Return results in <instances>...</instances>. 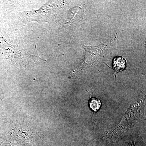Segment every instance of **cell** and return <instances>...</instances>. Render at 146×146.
Masks as SVG:
<instances>
[{
	"mask_svg": "<svg viewBox=\"0 0 146 146\" xmlns=\"http://www.w3.org/2000/svg\"><path fill=\"white\" fill-rule=\"evenodd\" d=\"M114 41V39H109L98 46H82L86 52L85 58L79 67L74 71L75 72L74 74L83 72L97 63L102 62L104 59L106 52L112 46Z\"/></svg>",
	"mask_w": 146,
	"mask_h": 146,
	"instance_id": "cell-1",
	"label": "cell"
},
{
	"mask_svg": "<svg viewBox=\"0 0 146 146\" xmlns=\"http://www.w3.org/2000/svg\"><path fill=\"white\" fill-rule=\"evenodd\" d=\"M126 65L125 59L122 57H115L113 60V69L115 74L121 72L125 69Z\"/></svg>",
	"mask_w": 146,
	"mask_h": 146,
	"instance_id": "cell-2",
	"label": "cell"
},
{
	"mask_svg": "<svg viewBox=\"0 0 146 146\" xmlns=\"http://www.w3.org/2000/svg\"><path fill=\"white\" fill-rule=\"evenodd\" d=\"M89 106L90 108L94 110L95 113L100 108L101 102L99 99L92 98L89 101Z\"/></svg>",
	"mask_w": 146,
	"mask_h": 146,
	"instance_id": "cell-3",
	"label": "cell"
},
{
	"mask_svg": "<svg viewBox=\"0 0 146 146\" xmlns=\"http://www.w3.org/2000/svg\"><path fill=\"white\" fill-rule=\"evenodd\" d=\"M126 146H136L134 144V141L132 140H131L129 142L126 143Z\"/></svg>",
	"mask_w": 146,
	"mask_h": 146,
	"instance_id": "cell-4",
	"label": "cell"
}]
</instances>
